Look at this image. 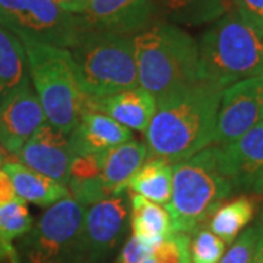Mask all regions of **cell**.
Returning a JSON list of instances; mask_svg holds the SVG:
<instances>
[{
    "instance_id": "7c38bea8",
    "label": "cell",
    "mask_w": 263,
    "mask_h": 263,
    "mask_svg": "<svg viewBox=\"0 0 263 263\" xmlns=\"http://www.w3.org/2000/svg\"><path fill=\"white\" fill-rule=\"evenodd\" d=\"M25 167L67 186L75 154L69 135L46 122L15 155Z\"/></svg>"
},
{
    "instance_id": "4316f807",
    "label": "cell",
    "mask_w": 263,
    "mask_h": 263,
    "mask_svg": "<svg viewBox=\"0 0 263 263\" xmlns=\"http://www.w3.org/2000/svg\"><path fill=\"white\" fill-rule=\"evenodd\" d=\"M259 234H260L259 227H252L245 230L231 243V247L221 257L219 263H253Z\"/></svg>"
},
{
    "instance_id": "f546056e",
    "label": "cell",
    "mask_w": 263,
    "mask_h": 263,
    "mask_svg": "<svg viewBox=\"0 0 263 263\" xmlns=\"http://www.w3.org/2000/svg\"><path fill=\"white\" fill-rule=\"evenodd\" d=\"M19 197L15 192L13 183L10 180L9 174L3 168H0V205L8 203Z\"/></svg>"
},
{
    "instance_id": "4fadbf2b",
    "label": "cell",
    "mask_w": 263,
    "mask_h": 263,
    "mask_svg": "<svg viewBox=\"0 0 263 263\" xmlns=\"http://www.w3.org/2000/svg\"><path fill=\"white\" fill-rule=\"evenodd\" d=\"M46 122V114L31 86L10 95L0 104V146L15 157Z\"/></svg>"
},
{
    "instance_id": "52a82bcc",
    "label": "cell",
    "mask_w": 263,
    "mask_h": 263,
    "mask_svg": "<svg viewBox=\"0 0 263 263\" xmlns=\"http://www.w3.org/2000/svg\"><path fill=\"white\" fill-rule=\"evenodd\" d=\"M0 25L18 38L67 50L84 31L78 15L62 9L53 0H0Z\"/></svg>"
},
{
    "instance_id": "836d02e7",
    "label": "cell",
    "mask_w": 263,
    "mask_h": 263,
    "mask_svg": "<svg viewBox=\"0 0 263 263\" xmlns=\"http://www.w3.org/2000/svg\"><path fill=\"white\" fill-rule=\"evenodd\" d=\"M6 160H8V158L5 157V149H3V148L0 146V168L3 167V164H5V161H6Z\"/></svg>"
},
{
    "instance_id": "30bf717a",
    "label": "cell",
    "mask_w": 263,
    "mask_h": 263,
    "mask_svg": "<svg viewBox=\"0 0 263 263\" xmlns=\"http://www.w3.org/2000/svg\"><path fill=\"white\" fill-rule=\"evenodd\" d=\"M127 211L123 195L107 197L86 206L76 256L84 257L88 263L103 260L122 240Z\"/></svg>"
},
{
    "instance_id": "1f68e13d",
    "label": "cell",
    "mask_w": 263,
    "mask_h": 263,
    "mask_svg": "<svg viewBox=\"0 0 263 263\" xmlns=\"http://www.w3.org/2000/svg\"><path fill=\"white\" fill-rule=\"evenodd\" d=\"M253 263H263V230H260V234H259Z\"/></svg>"
},
{
    "instance_id": "74e56055",
    "label": "cell",
    "mask_w": 263,
    "mask_h": 263,
    "mask_svg": "<svg viewBox=\"0 0 263 263\" xmlns=\"http://www.w3.org/2000/svg\"><path fill=\"white\" fill-rule=\"evenodd\" d=\"M262 221H263V215H262Z\"/></svg>"
},
{
    "instance_id": "ba28073f",
    "label": "cell",
    "mask_w": 263,
    "mask_h": 263,
    "mask_svg": "<svg viewBox=\"0 0 263 263\" xmlns=\"http://www.w3.org/2000/svg\"><path fill=\"white\" fill-rule=\"evenodd\" d=\"M85 209L70 195L48 208L24 240L28 263H63L76 254Z\"/></svg>"
},
{
    "instance_id": "d590c367",
    "label": "cell",
    "mask_w": 263,
    "mask_h": 263,
    "mask_svg": "<svg viewBox=\"0 0 263 263\" xmlns=\"http://www.w3.org/2000/svg\"><path fill=\"white\" fill-rule=\"evenodd\" d=\"M6 257H8V256H6V253L3 252V249H2V246H0V260H2V259H6Z\"/></svg>"
},
{
    "instance_id": "9c48e42d",
    "label": "cell",
    "mask_w": 263,
    "mask_h": 263,
    "mask_svg": "<svg viewBox=\"0 0 263 263\" xmlns=\"http://www.w3.org/2000/svg\"><path fill=\"white\" fill-rule=\"evenodd\" d=\"M263 75L247 78L222 91L212 145H227L262 122Z\"/></svg>"
},
{
    "instance_id": "2e32d148",
    "label": "cell",
    "mask_w": 263,
    "mask_h": 263,
    "mask_svg": "<svg viewBox=\"0 0 263 263\" xmlns=\"http://www.w3.org/2000/svg\"><path fill=\"white\" fill-rule=\"evenodd\" d=\"M88 108L107 114L127 129L146 132L157 108V100L136 86L101 98H88Z\"/></svg>"
},
{
    "instance_id": "f1b7e54d",
    "label": "cell",
    "mask_w": 263,
    "mask_h": 263,
    "mask_svg": "<svg viewBox=\"0 0 263 263\" xmlns=\"http://www.w3.org/2000/svg\"><path fill=\"white\" fill-rule=\"evenodd\" d=\"M149 253V249L142 245L135 235H132L114 263H142V260H145Z\"/></svg>"
},
{
    "instance_id": "4dcf8cb0",
    "label": "cell",
    "mask_w": 263,
    "mask_h": 263,
    "mask_svg": "<svg viewBox=\"0 0 263 263\" xmlns=\"http://www.w3.org/2000/svg\"><path fill=\"white\" fill-rule=\"evenodd\" d=\"M53 2H56L62 9H65L67 10V12H70V13L78 15V13L82 12V9L86 6V3H88L89 0H53Z\"/></svg>"
},
{
    "instance_id": "277c9868",
    "label": "cell",
    "mask_w": 263,
    "mask_h": 263,
    "mask_svg": "<svg viewBox=\"0 0 263 263\" xmlns=\"http://www.w3.org/2000/svg\"><path fill=\"white\" fill-rule=\"evenodd\" d=\"M28 59L29 76L47 122L69 135L88 110L75 60L67 48L19 38Z\"/></svg>"
},
{
    "instance_id": "8fae6325",
    "label": "cell",
    "mask_w": 263,
    "mask_h": 263,
    "mask_svg": "<svg viewBox=\"0 0 263 263\" xmlns=\"http://www.w3.org/2000/svg\"><path fill=\"white\" fill-rule=\"evenodd\" d=\"M84 29L135 37L160 21L155 0H89L81 13Z\"/></svg>"
},
{
    "instance_id": "ac0fdd59",
    "label": "cell",
    "mask_w": 263,
    "mask_h": 263,
    "mask_svg": "<svg viewBox=\"0 0 263 263\" xmlns=\"http://www.w3.org/2000/svg\"><path fill=\"white\" fill-rule=\"evenodd\" d=\"M2 168L9 174L16 195L25 202L35 203L38 206H51L69 196L67 186L25 167L18 160L8 158Z\"/></svg>"
},
{
    "instance_id": "484cf974",
    "label": "cell",
    "mask_w": 263,
    "mask_h": 263,
    "mask_svg": "<svg viewBox=\"0 0 263 263\" xmlns=\"http://www.w3.org/2000/svg\"><path fill=\"white\" fill-rule=\"evenodd\" d=\"M187 234H173L151 250L155 263H192Z\"/></svg>"
},
{
    "instance_id": "83f0119b",
    "label": "cell",
    "mask_w": 263,
    "mask_h": 263,
    "mask_svg": "<svg viewBox=\"0 0 263 263\" xmlns=\"http://www.w3.org/2000/svg\"><path fill=\"white\" fill-rule=\"evenodd\" d=\"M234 10L249 25L263 34V0H234Z\"/></svg>"
},
{
    "instance_id": "603a6c76",
    "label": "cell",
    "mask_w": 263,
    "mask_h": 263,
    "mask_svg": "<svg viewBox=\"0 0 263 263\" xmlns=\"http://www.w3.org/2000/svg\"><path fill=\"white\" fill-rule=\"evenodd\" d=\"M256 202L253 197L240 196L222 203L211 216L209 230L224 243H233L253 219Z\"/></svg>"
},
{
    "instance_id": "8992f818",
    "label": "cell",
    "mask_w": 263,
    "mask_h": 263,
    "mask_svg": "<svg viewBox=\"0 0 263 263\" xmlns=\"http://www.w3.org/2000/svg\"><path fill=\"white\" fill-rule=\"evenodd\" d=\"M88 98H101L138 86L133 37L84 29L69 50Z\"/></svg>"
},
{
    "instance_id": "3957f363",
    "label": "cell",
    "mask_w": 263,
    "mask_h": 263,
    "mask_svg": "<svg viewBox=\"0 0 263 263\" xmlns=\"http://www.w3.org/2000/svg\"><path fill=\"white\" fill-rule=\"evenodd\" d=\"M138 86L157 98L197 82L199 44L186 31L157 21L133 37Z\"/></svg>"
},
{
    "instance_id": "e575fe53",
    "label": "cell",
    "mask_w": 263,
    "mask_h": 263,
    "mask_svg": "<svg viewBox=\"0 0 263 263\" xmlns=\"http://www.w3.org/2000/svg\"><path fill=\"white\" fill-rule=\"evenodd\" d=\"M142 263H155V260L152 259V256H151V253H149V256H148L145 260H142Z\"/></svg>"
},
{
    "instance_id": "d4e9b609",
    "label": "cell",
    "mask_w": 263,
    "mask_h": 263,
    "mask_svg": "<svg viewBox=\"0 0 263 263\" xmlns=\"http://www.w3.org/2000/svg\"><path fill=\"white\" fill-rule=\"evenodd\" d=\"M226 252V243L211 230L199 228L189 241L192 263H219Z\"/></svg>"
},
{
    "instance_id": "7402d4cb",
    "label": "cell",
    "mask_w": 263,
    "mask_h": 263,
    "mask_svg": "<svg viewBox=\"0 0 263 263\" xmlns=\"http://www.w3.org/2000/svg\"><path fill=\"white\" fill-rule=\"evenodd\" d=\"M162 18L183 25L218 21L230 10V0H155Z\"/></svg>"
},
{
    "instance_id": "e0dca14e",
    "label": "cell",
    "mask_w": 263,
    "mask_h": 263,
    "mask_svg": "<svg viewBox=\"0 0 263 263\" xmlns=\"http://www.w3.org/2000/svg\"><path fill=\"white\" fill-rule=\"evenodd\" d=\"M101 183L108 197L120 196L127 189L129 180L149 158L146 143L127 141L111 149L100 152Z\"/></svg>"
},
{
    "instance_id": "d6a6232c",
    "label": "cell",
    "mask_w": 263,
    "mask_h": 263,
    "mask_svg": "<svg viewBox=\"0 0 263 263\" xmlns=\"http://www.w3.org/2000/svg\"><path fill=\"white\" fill-rule=\"evenodd\" d=\"M252 192L254 193H263V170L260 171V174L256 177V180L253 181V184H252V187H250Z\"/></svg>"
},
{
    "instance_id": "44dd1931",
    "label": "cell",
    "mask_w": 263,
    "mask_h": 263,
    "mask_svg": "<svg viewBox=\"0 0 263 263\" xmlns=\"http://www.w3.org/2000/svg\"><path fill=\"white\" fill-rule=\"evenodd\" d=\"M129 192L138 193L155 203L167 205L173 189V164L151 157L127 183Z\"/></svg>"
},
{
    "instance_id": "7a4b0ae2",
    "label": "cell",
    "mask_w": 263,
    "mask_h": 263,
    "mask_svg": "<svg viewBox=\"0 0 263 263\" xmlns=\"http://www.w3.org/2000/svg\"><path fill=\"white\" fill-rule=\"evenodd\" d=\"M234 190L218 145H211L192 158L174 164L171 199L165 205L173 234L195 233Z\"/></svg>"
},
{
    "instance_id": "d6986e66",
    "label": "cell",
    "mask_w": 263,
    "mask_h": 263,
    "mask_svg": "<svg viewBox=\"0 0 263 263\" xmlns=\"http://www.w3.org/2000/svg\"><path fill=\"white\" fill-rule=\"evenodd\" d=\"M130 224L133 235L149 250L173 235L167 208L133 192H130Z\"/></svg>"
},
{
    "instance_id": "6da1fadb",
    "label": "cell",
    "mask_w": 263,
    "mask_h": 263,
    "mask_svg": "<svg viewBox=\"0 0 263 263\" xmlns=\"http://www.w3.org/2000/svg\"><path fill=\"white\" fill-rule=\"evenodd\" d=\"M224 89L199 79L157 98L155 113L145 132L151 157L179 164L211 146Z\"/></svg>"
},
{
    "instance_id": "cb8c5ba5",
    "label": "cell",
    "mask_w": 263,
    "mask_h": 263,
    "mask_svg": "<svg viewBox=\"0 0 263 263\" xmlns=\"http://www.w3.org/2000/svg\"><path fill=\"white\" fill-rule=\"evenodd\" d=\"M32 228V216L21 197L0 205V246L8 257L15 259L13 241Z\"/></svg>"
},
{
    "instance_id": "5b68a950",
    "label": "cell",
    "mask_w": 263,
    "mask_h": 263,
    "mask_svg": "<svg viewBox=\"0 0 263 263\" xmlns=\"http://www.w3.org/2000/svg\"><path fill=\"white\" fill-rule=\"evenodd\" d=\"M199 78L222 88L263 75V34L228 10L200 38Z\"/></svg>"
},
{
    "instance_id": "8d00e7d4",
    "label": "cell",
    "mask_w": 263,
    "mask_h": 263,
    "mask_svg": "<svg viewBox=\"0 0 263 263\" xmlns=\"http://www.w3.org/2000/svg\"><path fill=\"white\" fill-rule=\"evenodd\" d=\"M262 122H263V116H262Z\"/></svg>"
},
{
    "instance_id": "ffe728a7",
    "label": "cell",
    "mask_w": 263,
    "mask_h": 263,
    "mask_svg": "<svg viewBox=\"0 0 263 263\" xmlns=\"http://www.w3.org/2000/svg\"><path fill=\"white\" fill-rule=\"evenodd\" d=\"M25 48L13 32L0 25V104L31 86Z\"/></svg>"
},
{
    "instance_id": "9a60e30c",
    "label": "cell",
    "mask_w": 263,
    "mask_h": 263,
    "mask_svg": "<svg viewBox=\"0 0 263 263\" xmlns=\"http://www.w3.org/2000/svg\"><path fill=\"white\" fill-rule=\"evenodd\" d=\"M130 129L124 127L107 114L97 110H85L69 133L70 146L75 155L100 154L130 141Z\"/></svg>"
},
{
    "instance_id": "5bb4252c",
    "label": "cell",
    "mask_w": 263,
    "mask_h": 263,
    "mask_svg": "<svg viewBox=\"0 0 263 263\" xmlns=\"http://www.w3.org/2000/svg\"><path fill=\"white\" fill-rule=\"evenodd\" d=\"M224 170L235 190H250L263 170V122L245 133L237 141L218 145Z\"/></svg>"
}]
</instances>
